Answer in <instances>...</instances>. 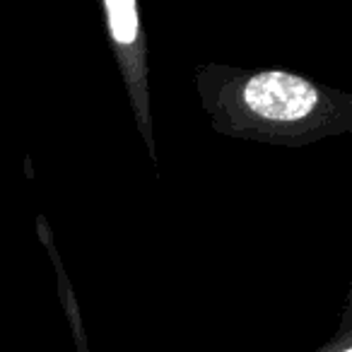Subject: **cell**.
Listing matches in <instances>:
<instances>
[{
  "instance_id": "obj_1",
  "label": "cell",
  "mask_w": 352,
  "mask_h": 352,
  "mask_svg": "<svg viewBox=\"0 0 352 352\" xmlns=\"http://www.w3.org/2000/svg\"><path fill=\"white\" fill-rule=\"evenodd\" d=\"M244 99L254 113L270 121H297L314 111L318 92L289 73H261L249 80Z\"/></svg>"
},
{
  "instance_id": "obj_2",
  "label": "cell",
  "mask_w": 352,
  "mask_h": 352,
  "mask_svg": "<svg viewBox=\"0 0 352 352\" xmlns=\"http://www.w3.org/2000/svg\"><path fill=\"white\" fill-rule=\"evenodd\" d=\"M109 25L118 44H133L138 36V12L135 0H107Z\"/></svg>"
},
{
  "instance_id": "obj_3",
  "label": "cell",
  "mask_w": 352,
  "mask_h": 352,
  "mask_svg": "<svg viewBox=\"0 0 352 352\" xmlns=\"http://www.w3.org/2000/svg\"><path fill=\"white\" fill-rule=\"evenodd\" d=\"M345 352H350V350H345Z\"/></svg>"
}]
</instances>
